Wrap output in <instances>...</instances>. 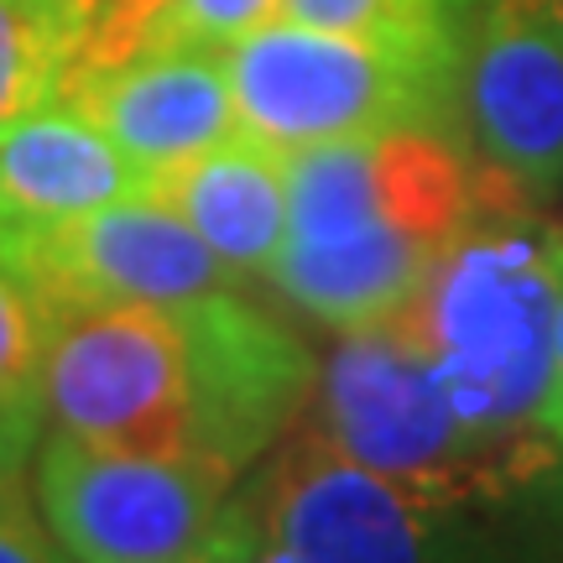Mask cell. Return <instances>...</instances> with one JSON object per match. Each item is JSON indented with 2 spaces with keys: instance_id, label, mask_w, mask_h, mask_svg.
<instances>
[{
  "instance_id": "6da1fadb",
  "label": "cell",
  "mask_w": 563,
  "mask_h": 563,
  "mask_svg": "<svg viewBox=\"0 0 563 563\" xmlns=\"http://www.w3.org/2000/svg\"><path fill=\"white\" fill-rule=\"evenodd\" d=\"M481 203L475 173L433 125L287 152V245L272 282L329 329L397 319Z\"/></svg>"
},
{
  "instance_id": "7a4b0ae2",
  "label": "cell",
  "mask_w": 563,
  "mask_h": 563,
  "mask_svg": "<svg viewBox=\"0 0 563 563\" xmlns=\"http://www.w3.org/2000/svg\"><path fill=\"white\" fill-rule=\"evenodd\" d=\"M563 298V230L501 199L449 235L397 319L428 350L449 402L475 439L543 433Z\"/></svg>"
},
{
  "instance_id": "3957f363",
  "label": "cell",
  "mask_w": 563,
  "mask_h": 563,
  "mask_svg": "<svg viewBox=\"0 0 563 563\" xmlns=\"http://www.w3.org/2000/svg\"><path fill=\"white\" fill-rule=\"evenodd\" d=\"M241 501L308 563H563V464L501 490H412L308 428Z\"/></svg>"
},
{
  "instance_id": "277c9868",
  "label": "cell",
  "mask_w": 563,
  "mask_h": 563,
  "mask_svg": "<svg viewBox=\"0 0 563 563\" xmlns=\"http://www.w3.org/2000/svg\"><path fill=\"white\" fill-rule=\"evenodd\" d=\"M313 433L386 481L449 496L522 485L563 464V449L548 433L511 443L475 439L402 319L340 334L319 371Z\"/></svg>"
},
{
  "instance_id": "5b68a950",
  "label": "cell",
  "mask_w": 563,
  "mask_h": 563,
  "mask_svg": "<svg viewBox=\"0 0 563 563\" xmlns=\"http://www.w3.org/2000/svg\"><path fill=\"white\" fill-rule=\"evenodd\" d=\"M224 63L241 131L282 152L397 125H439L460 79V47L323 32L282 16L230 42Z\"/></svg>"
},
{
  "instance_id": "8992f818",
  "label": "cell",
  "mask_w": 563,
  "mask_h": 563,
  "mask_svg": "<svg viewBox=\"0 0 563 563\" xmlns=\"http://www.w3.org/2000/svg\"><path fill=\"white\" fill-rule=\"evenodd\" d=\"M224 490L194 454H136L68 433L37 449V506L74 563H194L224 517Z\"/></svg>"
},
{
  "instance_id": "52a82bcc",
  "label": "cell",
  "mask_w": 563,
  "mask_h": 563,
  "mask_svg": "<svg viewBox=\"0 0 563 563\" xmlns=\"http://www.w3.org/2000/svg\"><path fill=\"white\" fill-rule=\"evenodd\" d=\"M47 433L104 449L188 454V350L173 308L115 302L47 323Z\"/></svg>"
},
{
  "instance_id": "ba28073f",
  "label": "cell",
  "mask_w": 563,
  "mask_h": 563,
  "mask_svg": "<svg viewBox=\"0 0 563 563\" xmlns=\"http://www.w3.org/2000/svg\"><path fill=\"white\" fill-rule=\"evenodd\" d=\"M0 266L37 298L47 323L79 308H183V302L230 287V266L199 241V230L183 220L157 194L89 209L79 220L5 235Z\"/></svg>"
},
{
  "instance_id": "9c48e42d",
  "label": "cell",
  "mask_w": 563,
  "mask_h": 563,
  "mask_svg": "<svg viewBox=\"0 0 563 563\" xmlns=\"http://www.w3.org/2000/svg\"><path fill=\"white\" fill-rule=\"evenodd\" d=\"M188 350V454L241 481L319 391V365L282 319L230 287L173 308Z\"/></svg>"
},
{
  "instance_id": "30bf717a",
  "label": "cell",
  "mask_w": 563,
  "mask_h": 563,
  "mask_svg": "<svg viewBox=\"0 0 563 563\" xmlns=\"http://www.w3.org/2000/svg\"><path fill=\"white\" fill-rule=\"evenodd\" d=\"M464 125L481 162L522 194L563 183V16L553 0H481L460 37Z\"/></svg>"
},
{
  "instance_id": "8fae6325",
  "label": "cell",
  "mask_w": 563,
  "mask_h": 563,
  "mask_svg": "<svg viewBox=\"0 0 563 563\" xmlns=\"http://www.w3.org/2000/svg\"><path fill=\"white\" fill-rule=\"evenodd\" d=\"M58 100H68L100 125L146 173V183L220 141L241 136L224 47H199V42H152L125 63L74 74Z\"/></svg>"
},
{
  "instance_id": "7c38bea8",
  "label": "cell",
  "mask_w": 563,
  "mask_h": 563,
  "mask_svg": "<svg viewBox=\"0 0 563 563\" xmlns=\"http://www.w3.org/2000/svg\"><path fill=\"white\" fill-rule=\"evenodd\" d=\"M146 188V173L100 125L68 100H53L0 136V241L79 220Z\"/></svg>"
},
{
  "instance_id": "4fadbf2b",
  "label": "cell",
  "mask_w": 563,
  "mask_h": 563,
  "mask_svg": "<svg viewBox=\"0 0 563 563\" xmlns=\"http://www.w3.org/2000/svg\"><path fill=\"white\" fill-rule=\"evenodd\" d=\"M146 194L173 203L235 277H272L287 245V152L230 136L152 178Z\"/></svg>"
},
{
  "instance_id": "5bb4252c",
  "label": "cell",
  "mask_w": 563,
  "mask_h": 563,
  "mask_svg": "<svg viewBox=\"0 0 563 563\" xmlns=\"http://www.w3.org/2000/svg\"><path fill=\"white\" fill-rule=\"evenodd\" d=\"M89 21L95 0H0V136L63 95Z\"/></svg>"
},
{
  "instance_id": "9a60e30c",
  "label": "cell",
  "mask_w": 563,
  "mask_h": 563,
  "mask_svg": "<svg viewBox=\"0 0 563 563\" xmlns=\"http://www.w3.org/2000/svg\"><path fill=\"white\" fill-rule=\"evenodd\" d=\"M282 21L323 26V32H361L397 37L422 47H460V0H277Z\"/></svg>"
},
{
  "instance_id": "2e32d148",
  "label": "cell",
  "mask_w": 563,
  "mask_h": 563,
  "mask_svg": "<svg viewBox=\"0 0 563 563\" xmlns=\"http://www.w3.org/2000/svg\"><path fill=\"white\" fill-rule=\"evenodd\" d=\"M42 361H47V313L0 266V407L42 418Z\"/></svg>"
},
{
  "instance_id": "e0dca14e",
  "label": "cell",
  "mask_w": 563,
  "mask_h": 563,
  "mask_svg": "<svg viewBox=\"0 0 563 563\" xmlns=\"http://www.w3.org/2000/svg\"><path fill=\"white\" fill-rule=\"evenodd\" d=\"M277 16V0H167L152 42H199L230 47Z\"/></svg>"
},
{
  "instance_id": "ac0fdd59",
  "label": "cell",
  "mask_w": 563,
  "mask_h": 563,
  "mask_svg": "<svg viewBox=\"0 0 563 563\" xmlns=\"http://www.w3.org/2000/svg\"><path fill=\"white\" fill-rule=\"evenodd\" d=\"M199 559L203 563H308L298 548L282 543L277 532H272L241 496L224 501V517H220V527H214V538H209V548H203Z\"/></svg>"
},
{
  "instance_id": "d6986e66",
  "label": "cell",
  "mask_w": 563,
  "mask_h": 563,
  "mask_svg": "<svg viewBox=\"0 0 563 563\" xmlns=\"http://www.w3.org/2000/svg\"><path fill=\"white\" fill-rule=\"evenodd\" d=\"M0 563H74L21 481L0 490Z\"/></svg>"
},
{
  "instance_id": "ffe728a7",
  "label": "cell",
  "mask_w": 563,
  "mask_h": 563,
  "mask_svg": "<svg viewBox=\"0 0 563 563\" xmlns=\"http://www.w3.org/2000/svg\"><path fill=\"white\" fill-rule=\"evenodd\" d=\"M42 439V418L37 412H16V407H0V490L16 485L26 475V460L37 454Z\"/></svg>"
},
{
  "instance_id": "44dd1931",
  "label": "cell",
  "mask_w": 563,
  "mask_h": 563,
  "mask_svg": "<svg viewBox=\"0 0 563 563\" xmlns=\"http://www.w3.org/2000/svg\"><path fill=\"white\" fill-rule=\"evenodd\" d=\"M543 433L563 449V298H559V334H553V386L543 407Z\"/></svg>"
},
{
  "instance_id": "7402d4cb",
  "label": "cell",
  "mask_w": 563,
  "mask_h": 563,
  "mask_svg": "<svg viewBox=\"0 0 563 563\" xmlns=\"http://www.w3.org/2000/svg\"><path fill=\"white\" fill-rule=\"evenodd\" d=\"M553 5H559V16H563V0H553Z\"/></svg>"
},
{
  "instance_id": "603a6c76",
  "label": "cell",
  "mask_w": 563,
  "mask_h": 563,
  "mask_svg": "<svg viewBox=\"0 0 563 563\" xmlns=\"http://www.w3.org/2000/svg\"><path fill=\"white\" fill-rule=\"evenodd\" d=\"M194 563H203V559H194Z\"/></svg>"
}]
</instances>
